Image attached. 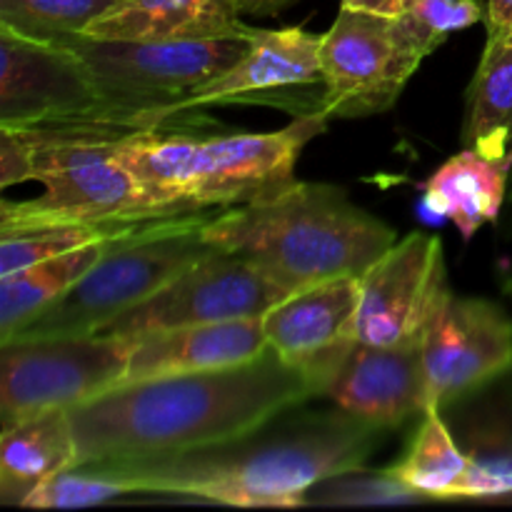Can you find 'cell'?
<instances>
[{
  "label": "cell",
  "instance_id": "obj_1",
  "mask_svg": "<svg viewBox=\"0 0 512 512\" xmlns=\"http://www.w3.org/2000/svg\"><path fill=\"white\" fill-rule=\"evenodd\" d=\"M318 398L303 370L268 348L250 363L118 385L68 410L78 465L215 448Z\"/></svg>",
  "mask_w": 512,
  "mask_h": 512
},
{
  "label": "cell",
  "instance_id": "obj_2",
  "mask_svg": "<svg viewBox=\"0 0 512 512\" xmlns=\"http://www.w3.org/2000/svg\"><path fill=\"white\" fill-rule=\"evenodd\" d=\"M143 460L83 463L125 493L175 495L235 508H298L310 488L358 473L383 443V428L338 413H308L268 435Z\"/></svg>",
  "mask_w": 512,
  "mask_h": 512
},
{
  "label": "cell",
  "instance_id": "obj_3",
  "mask_svg": "<svg viewBox=\"0 0 512 512\" xmlns=\"http://www.w3.org/2000/svg\"><path fill=\"white\" fill-rule=\"evenodd\" d=\"M203 233L213 248L245 255L290 293L363 275L398 240L388 223L355 205L343 188L303 180L223 208Z\"/></svg>",
  "mask_w": 512,
  "mask_h": 512
},
{
  "label": "cell",
  "instance_id": "obj_4",
  "mask_svg": "<svg viewBox=\"0 0 512 512\" xmlns=\"http://www.w3.org/2000/svg\"><path fill=\"white\" fill-rule=\"evenodd\" d=\"M220 210L148 220L110 238L98 263L10 340L100 333L213 250L203 230Z\"/></svg>",
  "mask_w": 512,
  "mask_h": 512
},
{
  "label": "cell",
  "instance_id": "obj_5",
  "mask_svg": "<svg viewBox=\"0 0 512 512\" xmlns=\"http://www.w3.org/2000/svg\"><path fill=\"white\" fill-rule=\"evenodd\" d=\"M10 128V125H5ZM30 150V180L45 185L40 198L0 203V228L45 223L138 225L170 218L145 195L118 158L120 140L10 128Z\"/></svg>",
  "mask_w": 512,
  "mask_h": 512
},
{
  "label": "cell",
  "instance_id": "obj_6",
  "mask_svg": "<svg viewBox=\"0 0 512 512\" xmlns=\"http://www.w3.org/2000/svg\"><path fill=\"white\" fill-rule=\"evenodd\" d=\"M250 38L100 40L80 33L58 40L80 55L113 103L143 113L193 115L203 110L188 105L195 90L233 68Z\"/></svg>",
  "mask_w": 512,
  "mask_h": 512
},
{
  "label": "cell",
  "instance_id": "obj_7",
  "mask_svg": "<svg viewBox=\"0 0 512 512\" xmlns=\"http://www.w3.org/2000/svg\"><path fill=\"white\" fill-rule=\"evenodd\" d=\"M135 335H58L0 345V430L73 410L128 378Z\"/></svg>",
  "mask_w": 512,
  "mask_h": 512
},
{
  "label": "cell",
  "instance_id": "obj_8",
  "mask_svg": "<svg viewBox=\"0 0 512 512\" xmlns=\"http://www.w3.org/2000/svg\"><path fill=\"white\" fill-rule=\"evenodd\" d=\"M290 293L240 253L213 248L158 293L105 325L100 333L140 335L188 325L263 318Z\"/></svg>",
  "mask_w": 512,
  "mask_h": 512
},
{
  "label": "cell",
  "instance_id": "obj_9",
  "mask_svg": "<svg viewBox=\"0 0 512 512\" xmlns=\"http://www.w3.org/2000/svg\"><path fill=\"white\" fill-rule=\"evenodd\" d=\"M420 63L423 60L410 55L398 40L393 18L340 8L320 48L328 118L355 120L388 113Z\"/></svg>",
  "mask_w": 512,
  "mask_h": 512
},
{
  "label": "cell",
  "instance_id": "obj_10",
  "mask_svg": "<svg viewBox=\"0 0 512 512\" xmlns=\"http://www.w3.org/2000/svg\"><path fill=\"white\" fill-rule=\"evenodd\" d=\"M323 35L305 28H255L243 58L200 85L188 100L190 108L225 103H265L295 118H328V90L320 65ZM330 120V118H328Z\"/></svg>",
  "mask_w": 512,
  "mask_h": 512
},
{
  "label": "cell",
  "instance_id": "obj_11",
  "mask_svg": "<svg viewBox=\"0 0 512 512\" xmlns=\"http://www.w3.org/2000/svg\"><path fill=\"white\" fill-rule=\"evenodd\" d=\"M430 400L438 410L512 370V320L500 305L448 288L420 338Z\"/></svg>",
  "mask_w": 512,
  "mask_h": 512
},
{
  "label": "cell",
  "instance_id": "obj_12",
  "mask_svg": "<svg viewBox=\"0 0 512 512\" xmlns=\"http://www.w3.org/2000/svg\"><path fill=\"white\" fill-rule=\"evenodd\" d=\"M448 288L443 240L408 233L360 275L355 335L368 345H420Z\"/></svg>",
  "mask_w": 512,
  "mask_h": 512
},
{
  "label": "cell",
  "instance_id": "obj_13",
  "mask_svg": "<svg viewBox=\"0 0 512 512\" xmlns=\"http://www.w3.org/2000/svg\"><path fill=\"white\" fill-rule=\"evenodd\" d=\"M328 118L305 115L273 133L203 135L198 145L193 200L200 210L235 208L288 188L305 145Z\"/></svg>",
  "mask_w": 512,
  "mask_h": 512
},
{
  "label": "cell",
  "instance_id": "obj_14",
  "mask_svg": "<svg viewBox=\"0 0 512 512\" xmlns=\"http://www.w3.org/2000/svg\"><path fill=\"white\" fill-rule=\"evenodd\" d=\"M358 303L360 275H345L298 290L263 315L270 348L303 370L318 398H323L330 375L358 343Z\"/></svg>",
  "mask_w": 512,
  "mask_h": 512
},
{
  "label": "cell",
  "instance_id": "obj_15",
  "mask_svg": "<svg viewBox=\"0 0 512 512\" xmlns=\"http://www.w3.org/2000/svg\"><path fill=\"white\" fill-rule=\"evenodd\" d=\"M323 398L370 425L390 430L430 408L420 345L355 343L325 385Z\"/></svg>",
  "mask_w": 512,
  "mask_h": 512
},
{
  "label": "cell",
  "instance_id": "obj_16",
  "mask_svg": "<svg viewBox=\"0 0 512 512\" xmlns=\"http://www.w3.org/2000/svg\"><path fill=\"white\" fill-rule=\"evenodd\" d=\"M268 348L263 318L140 333L135 335L125 383L233 368L260 358Z\"/></svg>",
  "mask_w": 512,
  "mask_h": 512
},
{
  "label": "cell",
  "instance_id": "obj_17",
  "mask_svg": "<svg viewBox=\"0 0 512 512\" xmlns=\"http://www.w3.org/2000/svg\"><path fill=\"white\" fill-rule=\"evenodd\" d=\"M235 0H125L95 20L85 35L100 40L250 38Z\"/></svg>",
  "mask_w": 512,
  "mask_h": 512
},
{
  "label": "cell",
  "instance_id": "obj_18",
  "mask_svg": "<svg viewBox=\"0 0 512 512\" xmlns=\"http://www.w3.org/2000/svg\"><path fill=\"white\" fill-rule=\"evenodd\" d=\"M512 158H488L463 148L445 160L423 185V203L438 218L450 220L463 240H473L483 225L498 223L508 203Z\"/></svg>",
  "mask_w": 512,
  "mask_h": 512
},
{
  "label": "cell",
  "instance_id": "obj_19",
  "mask_svg": "<svg viewBox=\"0 0 512 512\" xmlns=\"http://www.w3.org/2000/svg\"><path fill=\"white\" fill-rule=\"evenodd\" d=\"M78 465L68 410L35 415L0 430V503L20 505L53 475Z\"/></svg>",
  "mask_w": 512,
  "mask_h": 512
},
{
  "label": "cell",
  "instance_id": "obj_20",
  "mask_svg": "<svg viewBox=\"0 0 512 512\" xmlns=\"http://www.w3.org/2000/svg\"><path fill=\"white\" fill-rule=\"evenodd\" d=\"M205 133L195 130H145L118 143V158L128 165L150 200L170 215L198 213L195 165ZM215 210V208H213Z\"/></svg>",
  "mask_w": 512,
  "mask_h": 512
},
{
  "label": "cell",
  "instance_id": "obj_21",
  "mask_svg": "<svg viewBox=\"0 0 512 512\" xmlns=\"http://www.w3.org/2000/svg\"><path fill=\"white\" fill-rule=\"evenodd\" d=\"M463 145L512 158V40L488 38L465 95Z\"/></svg>",
  "mask_w": 512,
  "mask_h": 512
},
{
  "label": "cell",
  "instance_id": "obj_22",
  "mask_svg": "<svg viewBox=\"0 0 512 512\" xmlns=\"http://www.w3.org/2000/svg\"><path fill=\"white\" fill-rule=\"evenodd\" d=\"M470 453L453 440L438 408H430L415 428L405 453L383 470V478L405 495L455 500L458 485L468 473Z\"/></svg>",
  "mask_w": 512,
  "mask_h": 512
},
{
  "label": "cell",
  "instance_id": "obj_23",
  "mask_svg": "<svg viewBox=\"0 0 512 512\" xmlns=\"http://www.w3.org/2000/svg\"><path fill=\"white\" fill-rule=\"evenodd\" d=\"M108 240L70 250L58 258L43 260V263L0 278V343L13 338L15 330L23 328L55 300L63 298L98 263Z\"/></svg>",
  "mask_w": 512,
  "mask_h": 512
},
{
  "label": "cell",
  "instance_id": "obj_24",
  "mask_svg": "<svg viewBox=\"0 0 512 512\" xmlns=\"http://www.w3.org/2000/svg\"><path fill=\"white\" fill-rule=\"evenodd\" d=\"M130 228H135V225L45 223L23 225V228H0V278L43 263V260L58 258L70 250L108 240Z\"/></svg>",
  "mask_w": 512,
  "mask_h": 512
},
{
  "label": "cell",
  "instance_id": "obj_25",
  "mask_svg": "<svg viewBox=\"0 0 512 512\" xmlns=\"http://www.w3.org/2000/svg\"><path fill=\"white\" fill-rule=\"evenodd\" d=\"M125 0H0V25L35 40L80 35Z\"/></svg>",
  "mask_w": 512,
  "mask_h": 512
},
{
  "label": "cell",
  "instance_id": "obj_26",
  "mask_svg": "<svg viewBox=\"0 0 512 512\" xmlns=\"http://www.w3.org/2000/svg\"><path fill=\"white\" fill-rule=\"evenodd\" d=\"M488 3L480 0H418L400 18H393L395 35L410 55L425 60L453 33L485 23Z\"/></svg>",
  "mask_w": 512,
  "mask_h": 512
},
{
  "label": "cell",
  "instance_id": "obj_27",
  "mask_svg": "<svg viewBox=\"0 0 512 512\" xmlns=\"http://www.w3.org/2000/svg\"><path fill=\"white\" fill-rule=\"evenodd\" d=\"M125 488L115 480L105 478L90 465H75L45 480L35 493L25 500L23 508L35 510H73L90 508V505H103L108 500L123 498Z\"/></svg>",
  "mask_w": 512,
  "mask_h": 512
},
{
  "label": "cell",
  "instance_id": "obj_28",
  "mask_svg": "<svg viewBox=\"0 0 512 512\" xmlns=\"http://www.w3.org/2000/svg\"><path fill=\"white\" fill-rule=\"evenodd\" d=\"M30 180V150L15 130L0 125V190Z\"/></svg>",
  "mask_w": 512,
  "mask_h": 512
},
{
  "label": "cell",
  "instance_id": "obj_29",
  "mask_svg": "<svg viewBox=\"0 0 512 512\" xmlns=\"http://www.w3.org/2000/svg\"><path fill=\"white\" fill-rule=\"evenodd\" d=\"M418 0H343L340 8L363 10V13L383 15V18H400L405 10H410Z\"/></svg>",
  "mask_w": 512,
  "mask_h": 512
},
{
  "label": "cell",
  "instance_id": "obj_30",
  "mask_svg": "<svg viewBox=\"0 0 512 512\" xmlns=\"http://www.w3.org/2000/svg\"><path fill=\"white\" fill-rule=\"evenodd\" d=\"M485 3H488V15H485L488 38H500L512 25V0H485Z\"/></svg>",
  "mask_w": 512,
  "mask_h": 512
},
{
  "label": "cell",
  "instance_id": "obj_31",
  "mask_svg": "<svg viewBox=\"0 0 512 512\" xmlns=\"http://www.w3.org/2000/svg\"><path fill=\"white\" fill-rule=\"evenodd\" d=\"M243 15H260V18H273L280 10L293 5L295 0H235Z\"/></svg>",
  "mask_w": 512,
  "mask_h": 512
},
{
  "label": "cell",
  "instance_id": "obj_32",
  "mask_svg": "<svg viewBox=\"0 0 512 512\" xmlns=\"http://www.w3.org/2000/svg\"><path fill=\"white\" fill-rule=\"evenodd\" d=\"M503 213H508V218H505V233L512 235V175H510V188H508V203H505Z\"/></svg>",
  "mask_w": 512,
  "mask_h": 512
},
{
  "label": "cell",
  "instance_id": "obj_33",
  "mask_svg": "<svg viewBox=\"0 0 512 512\" xmlns=\"http://www.w3.org/2000/svg\"><path fill=\"white\" fill-rule=\"evenodd\" d=\"M500 38H508V40H512V25H510V28H508V33H505V35H500Z\"/></svg>",
  "mask_w": 512,
  "mask_h": 512
}]
</instances>
